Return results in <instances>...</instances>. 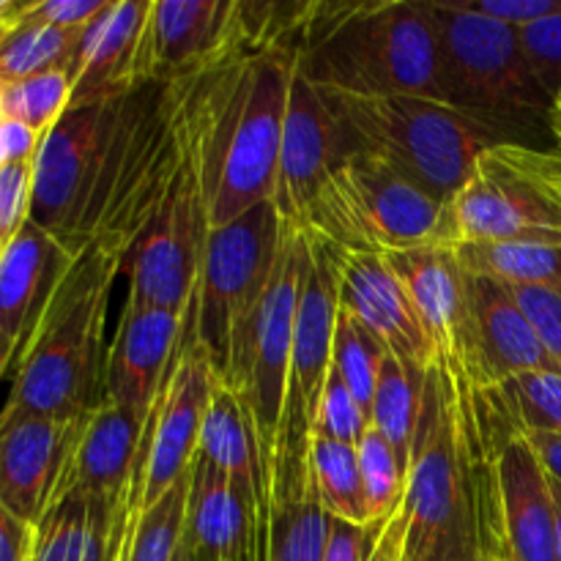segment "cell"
<instances>
[{"mask_svg": "<svg viewBox=\"0 0 561 561\" xmlns=\"http://www.w3.org/2000/svg\"><path fill=\"white\" fill-rule=\"evenodd\" d=\"M496 529L507 561H559L551 474L524 436L499 447L491 463Z\"/></svg>", "mask_w": 561, "mask_h": 561, "instance_id": "21", "label": "cell"}, {"mask_svg": "<svg viewBox=\"0 0 561 561\" xmlns=\"http://www.w3.org/2000/svg\"><path fill=\"white\" fill-rule=\"evenodd\" d=\"M118 507L82 491H66L33 535L31 561H115Z\"/></svg>", "mask_w": 561, "mask_h": 561, "instance_id": "29", "label": "cell"}, {"mask_svg": "<svg viewBox=\"0 0 561 561\" xmlns=\"http://www.w3.org/2000/svg\"><path fill=\"white\" fill-rule=\"evenodd\" d=\"M184 540L211 561H266L268 510L255 491L195 455Z\"/></svg>", "mask_w": 561, "mask_h": 561, "instance_id": "20", "label": "cell"}, {"mask_svg": "<svg viewBox=\"0 0 561 561\" xmlns=\"http://www.w3.org/2000/svg\"><path fill=\"white\" fill-rule=\"evenodd\" d=\"M236 49V0H151L135 82L195 75Z\"/></svg>", "mask_w": 561, "mask_h": 561, "instance_id": "17", "label": "cell"}, {"mask_svg": "<svg viewBox=\"0 0 561 561\" xmlns=\"http://www.w3.org/2000/svg\"><path fill=\"white\" fill-rule=\"evenodd\" d=\"M520 436L529 442V447L535 449L537 458L542 460L548 474L561 482V438L548 436V433H520Z\"/></svg>", "mask_w": 561, "mask_h": 561, "instance_id": "48", "label": "cell"}, {"mask_svg": "<svg viewBox=\"0 0 561 561\" xmlns=\"http://www.w3.org/2000/svg\"><path fill=\"white\" fill-rule=\"evenodd\" d=\"M321 93L351 151L389 164L442 203L463 190L488 148L515 142L493 121L436 99Z\"/></svg>", "mask_w": 561, "mask_h": 561, "instance_id": "5", "label": "cell"}, {"mask_svg": "<svg viewBox=\"0 0 561 561\" xmlns=\"http://www.w3.org/2000/svg\"><path fill=\"white\" fill-rule=\"evenodd\" d=\"M427 11L438 36L447 104L493 121L518 146L551 148L557 102L531 71L518 27L477 14L463 0H427Z\"/></svg>", "mask_w": 561, "mask_h": 561, "instance_id": "6", "label": "cell"}, {"mask_svg": "<svg viewBox=\"0 0 561 561\" xmlns=\"http://www.w3.org/2000/svg\"><path fill=\"white\" fill-rule=\"evenodd\" d=\"M279 239L283 219L272 201L208 230L184 337L206 351L219 381L228 376L236 337L272 279Z\"/></svg>", "mask_w": 561, "mask_h": 561, "instance_id": "10", "label": "cell"}, {"mask_svg": "<svg viewBox=\"0 0 561 561\" xmlns=\"http://www.w3.org/2000/svg\"><path fill=\"white\" fill-rule=\"evenodd\" d=\"M455 252L477 277L561 294V244H466Z\"/></svg>", "mask_w": 561, "mask_h": 561, "instance_id": "30", "label": "cell"}, {"mask_svg": "<svg viewBox=\"0 0 561 561\" xmlns=\"http://www.w3.org/2000/svg\"><path fill=\"white\" fill-rule=\"evenodd\" d=\"M173 561H192V548H190V542L184 540V546L179 548V553H175Z\"/></svg>", "mask_w": 561, "mask_h": 561, "instance_id": "52", "label": "cell"}, {"mask_svg": "<svg viewBox=\"0 0 561 561\" xmlns=\"http://www.w3.org/2000/svg\"><path fill=\"white\" fill-rule=\"evenodd\" d=\"M0 250H3V247H0Z\"/></svg>", "mask_w": 561, "mask_h": 561, "instance_id": "55", "label": "cell"}, {"mask_svg": "<svg viewBox=\"0 0 561 561\" xmlns=\"http://www.w3.org/2000/svg\"><path fill=\"white\" fill-rule=\"evenodd\" d=\"M345 255H392L447 244V203L389 164L354 151L329 173L305 219Z\"/></svg>", "mask_w": 561, "mask_h": 561, "instance_id": "7", "label": "cell"}, {"mask_svg": "<svg viewBox=\"0 0 561 561\" xmlns=\"http://www.w3.org/2000/svg\"><path fill=\"white\" fill-rule=\"evenodd\" d=\"M387 524L356 526L329 515V540L323 561H370Z\"/></svg>", "mask_w": 561, "mask_h": 561, "instance_id": "43", "label": "cell"}, {"mask_svg": "<svg viewBox=\"0 0 561 561\" xmlns=\"http://www.w3.org/2000/svg\"><path fill=\"white\" fill-rule=\"evenodd\" d=\"M296 69L318 91L447 102L427 0H316Z\"/></svg>", "mask_w": 561, "mask_h": 561, "instance_id": "2", "label": "cell"}, {"mask_svg": "<svg viewBox=\"0 0 561 561\" xmlns=\"http://www.w3.org/2000/svg\"><path fill=\"white\" fill-rule=\"evenodd\" d=\"M146 422L148 414L135 409L99 403L82 422V433L71 453L60 496L66 491H82L118 507L129 488L137 455H140Z\"/></svg>", "mask_w": 561, "mask_h": 561, "instance_id": "26", "label": "cell"}, {"mask_svg": "<svg viewBox=\"0 0 561 561\" xmlns=\"http://www.w3.org/2000/svg\"><path fill=\"white\" fill-rule=\"evenodd\" d=\"M482 561H507V559L496 557V553H485V557H482Z\"/></svg>", "mask_w": 561, "mask_h": 561, "instance_id": "54", "label": "cell"}, {"mask_svg": "<svg viewBox=\"0 0 561 561\" xmlns=\"http://www.w3.org/2000/svg\"><path fill=\"white\" fill-rule=\"evenodd\" d=\"M208 230V201L192 148L173 190L124 257L121 274L129 277L126 301L190 316Z\"/></svg>", "mask_w": 561, "mask_h": 561, "instance_id": "14", "label": "cell"}, {"mask_svg": "<svg viewBox=\"0 0 561 561\" xmlns=\"http://www.w3.org/2000/svg\"><path fill=\"white\" fill-rule=\"evenodd\" d=\"M192 471V469H190ZM190 474L181 477L153 507L142 510L129 529L118 531L115 561H173L186 535Z\"/></svg>", "mask_w": 561, "mask_h": 561, "instance_id": "34", "label": "cell"}, {"mask_svg": "<svg viewBox=\"0 0 561 561\" xmlns=\"http://www.w3.org/2000/svg\"><path fill=\"white\" fill-rule=\"evenodd\" d=\"M192 548V546H190ZM192 561H211L206 557V553H197V551H192Z\"/></svg>", "mask_w": 561, "mask_h": 561, "instance_id": "53", "label": "cell"}, {"mask_svg": "<svg viewBox=\"0 0 561 561\" xmlns=\"http://www.w3.org/2000/svg\"><path fill=\"white\" fill-rule=\"evenodd\" d=\"M126 93L66 107L33 159L27 219L71 255H80L96 230Z\"/></svg>", "mask_w": 561, "mask_h": 561, "instance_id": "8", "label": "cell"}, {"mask_svg": "<svg viewBox=\"0 0 561 561\" xmlns=\"http://www.w3.org/2000/svg\"><path fill=\"white\" fill-rule=\"evenodd\" d=\"M367 427H370V416L365 414L359 400L351 394V389L345 387L340 373L332 367L327 378V387H323L321 405H318L316 425H312V438L321 436L332 438V442L351 444V447H359Z\"/></svg>", "mask_w": 561, "mask_h": 561, "instance_id": "39", "label": "cell"}, {"mask_svg": "<svg viewBox=\"0 0 561 561\" xmlns=\"http://www.w3.org/2000/svg\"><path fill=\"white\" fill-rule=\"evenodd\" d=\"M561 244V203L526 168L518 142L488 148L447 203V247Z\"/></svg>", "mask_w": 561, "mask_h": 561, "instance_id": "13", "label": "cell"}, {"mask_svg": "<svg viewBox=\"0 0 561 561\" xmlns=\"http://www.w3.org/2000/svg\"><path fill=\"white\" fill-rule=\"evenodd\" d=\"M307 268H310V236L305 228L283 222L272 279L263 290L257 310L236 337L228 376L222 381L250 411L268 466H272L279 416H283L290 348H294L296 316H299Z\"/></svg>", "mask_w": 561, "mask_h": 561, "instance_id": "11", "label": "cell"}, {"mask_svg": "<svg viewBox=\"0 0 561 561\" xmlns=\"http://www.w3.org/2000/svg\"><path fill=\"white\" fill-rule=\"evenodd\" d=\"M151 0H110L107 9L82 27L75 60L69 66L71 104L96 102L131 91Z\"/></svg>", "mask_w": 561, "mask_h": 561, "instance_id": "25", "label": "cell"}, {"mask_svg": "<svg viewBox=\"0 0 561 561\" xmlns=\"http://www.w3.org/2000/svg\"><path fill=\"white\" fill-rule=\"evenodd\" d=\"M518 153L526 162V168H529L561 203V135H553L551 148L518 146Z\"/></svg>", "mask_w": 561, "mask_h": 561, "instance_id": "46", "label": "cell"}, {"mask_svg": "<svg viewBox=\"0 0 561 561\" xmlns=\"http://www.w3.org/2000/svg\"><path fill=\"white\" fill-rule=\"evenodd\" d=\"M416 307L433 345V367L466 400H474V321L469 272L455 247L427 244L387 255Z\"/></svg>", "mask_w": 561, "mask_h": 561, "instance_id": "15", "label": "cell"}, {"mask_svg": "<svg viewBox=\"0 0 561 561\" xmlns=\"http://www.w3.org/2000/svg\"><path fill=\"white\" fill-rule=\"evenodd\" d=\"M469 301L474 321V392H485L526 373L559 376L535 323L510 285L469 274Z\"/></svg>", "mask_w": 561, "mask_h": 561, "instance_id": "24", "label": "cell"}, {"mask_svg": "<svg viewBox=\"0 0 561 561\" xmlns=\"http://www.w3.org/2000/svg\"><path fill=\"white\" fill-rule=\"evenodd\" d=\"M474 400L431 367L422 389L420 422L409 460L403 561H482L488 553L480 520L474 466L482 458Z\"/></svg>", "mask_w": 561, "mask_h": 561, "instance_id": "4", "label": "cell"}, {"mask_svg": "<svg viewBox=\"0 0 561 561\" xmlns=\"http://www.w3.org/2000/svg\"><path fill=\"white\" fill-rule=\"evenodd\" d=\"M551 135H561V93L557 96V107L551 115Z\"/></svg>", "mask_w": 561, "mask_h": 561, "instance_id": "51", "label": "cell"}, {"mask_svg": "<svg viewBox=\"0 0 561 561\" xmlns=\"http://www.w3.org/2000/svg\"><path fill=\"white\" fill-rule=\"evenodd\" d=\"M362 482H365L367 510L373 524H387L403 510L409 493V463L398 455V449L376 431L367 427L359 442Z\"/></svg>", "mask_w": 561, "mask_h": 561, "instance_id": "36", "label": "cell"}, {"mask_svg": "<svg viewBox=\"0 0 561 561\" xmlns=\"http://www.w3.org/2000/svg\"><path fill=\"white\" fill-rule=\"evenodd\" d=\"M85 416L0 422V502L25 524L36 526L60 496Z\"/></svg>", "mask_w": 561, "mask_h": 561, "instance_id": "18", "label": "cell"}, {"mask_svg": "<svg viewBox=\"0 0 561 561\" xmlns=\"http://www.w3.org/2000/svg\"><path fill=\"white\" fill-rule=\"evenodd\" d=\"M403 548H405V518L403 513H398L392 520H389L387 529H383L381 540H378L370 561H403Z\"/></svg>", "mask_w": 561, "mask_h": 561, "instance_id": "47", "label": "cell"}, {"mask_svg": "<svg viewBox=\"0 0 561 561\" xmlns=\"http://www.w3.org/2000/svg\"><path fill=\"white\" fill-rule=\"evenodd\" d=\"M383 356H387V351L378 345V340L367 329H362L348 312L340 310L337 327H334L332 367L340 373L351 394L359 400L367 416H370L373 398H376Z\"/></svg>", "mask_w": 561, "mask_h": 561, "instance_id": "37", "label": "cell"}, {"mask_svg": "<svg viewBox=\"0 0 561 561\" xmlns=\"http://www.w3.org/2000/svg\"><path fill=\"white\" fill-rule=\"evenodd\" d=\"M553 488V507H557V557L561 561V482L551 477Z\"/></svg>", "mask_w": 561, "mask_h": 561, "instance_id": "50", "label": "cell"}, {"mask_svg": "<svg viewBox=\"0 0 561 561\" xmlns=\"http://www.w3.org/2000/svg\"><path fill=\"white\" fill-rule=\"evenodd\" d=\"M510 288H513L515 299L524 307L529 321L535 323L537 334H540L542 345H546L548 356L561 376V294L540 288H515V285H510Z\"/></svg>", "mask_w": 561, "mask_h": 561, "instance_id": "42", "label": "cell"}, {"mask_svg": "<svg viewBox=\"0 0 561 561\" xmlns=\"http://www.w3.org/2000/svg\"><path fill=\"white\" fill-rule=\"evenodd\" d=\"M110 0H22L16 9V25L27 22V25H49L60 27V31H82L91 25Z\"/></svg>", "mask_w": 561, "mask_h": 561, "instance_id": "41", "label": "cell"}, {"mask_svg": "<svg viewBox=\"0 0 561 561\" xmlns=\"http://www.w3.org/2000/svg\"><path fill=\"white\" fill-rule=\"evenodd\" d=\"M197 455L206 458L214 469L225 471L236 482L255 491L261 504L272 510V477L268 460L261 447L250 411L244 409L239 394L222 381H217L208 403L206 420L201 427Z\"/></svg>", "mask_w": 561, "mask_h": 561, "instance_id": "28", "label": "cell"}, {"mask_svg": "<svg viewBox=\"0 0 561 561\" xmlns=\"http://www.w3.org/2000/svg\"><path fill=\"white\" fill-rule=\"evenodd\" d=\"M348 153L354 151L332 110L323 102V93L296 69L290 80L277 184L272 197L285 225L305 228L307 211L316 203L318 192Z\"/></svg>", "mask_w": 561, "mask_h": 561, "instance_id": "16", "label": "cell"}, {"mask_svg": "<svg viewBox=\"0 0 561 561\" xmlns=\"http://www.w3.org/2000/svg\"><path fill=\"white\" fill-rule=\"evenodd\" d=\"M327 540L329 513L323 510L312 477L301 493L272 502L266 561H323Z\"/></svg>", "mask_w": 561, "mask_h": 561, "instance_id": "31", "label": "cell"}, {"mask_svg": "<svg viewBox=\"0 0 561 561\" xmlns=\"http://www.w3.org/2000/svg\"><path fill=\"white\" fill-rule=\"evenodd\" d=\"M217 381L206 351L195 340L181 337L173 365L148 414L140 455L118 504L115 529H129L142 510L153 507L181 477L190 474Z\"/></svg>", "mask_w": 561, "mask_h": 561, "instance_id": "12", "label": "cell"}, {"mask_svg": "<svg viewBox=\"0 0 561 561\" xmlns=\"http://www.w3.org/2000/svg\"><path fill=\"white\" fill-rule=\"evenodd\" d=\"M121 263L104 247L88 244L75 255L55 288L31 345L11 373L0 422L20 416L77 420L102 403L104 327Z\"/></svg>", "mask_w": 561, "mask_h": 561, "instance_id": "3", "label": "cell"}, {"mask_svg": "<svg viewBox=\"0 0 561 561\" xmlns=\"http://www.w3.org/2000/svg\"><path fill=\"white\" fill-rule=\"evenodd\" d=\"M425 376L427 373L403 365L392 354L383 356L381 373H378L370 425L398 449L405 463L411 460V444H414L416 422H420Z\"/></svg>", "mask_w": 561, "mask_h": 561, "instance_id": "33", "label": "cell"}, {"mask_svg": "<svg viewBox=\"0 0 561 561\" xmlns=\"http://www.w3.org/2000/svg\"><path fill=\"white\" fill-rule=\"evenodd\" d=\"M36 526L25 524L0 502V561H31Z\"/></svg>", "mask_w": 561, "mask_h": 561, "instance_id": "45", "label": "cell"}, {"mask_svg": "<svg viewBox=\"0 0 561 561\" xmlns=\"http://www.w3.org/2000/svg\"><path fill=\"white\" fill-rule=\"evenodd\" d=\"M294 53H236L197 71L192 135L211 228L274 197Z\"/></svg>", "mask_w": 561, "mask_h": 561, "instance_id": "1", "label": "cell"}, {"mask_svg": "<svg viewBox=\"0 0 561 561\" xmlns=\"http://www.w3.org/2000/svg\"><path fill=\"white\" fill-rule=\"evenodd\" d=\"M80 33L49 25H27V22L11 27L9 36L0 42V91L47 71L69 75Z\"/></svg>", "mask_w": 561, "mask_h": 561, "instance_id": "35", "label": "cell"}, {"mask_svg": "<svg viewBox=\"0 0 561 561\" xmlns=\"http://www.w3.org/2000/svg\"><path fill=\"white\" fill-rule=\"evenodd\" d=\"M477 427L485 449L496 458L499 447L520 433H548L561 438V376L526 373L474 394Z\"/></svg>", "mask_w": 561, "mask_h": 561, "instance_id": "27", "label": "cell"}, {"mask_svg": "<svg viewBox=\"0 0 561 561\" xmlns=\"http://www.w3.org/2000/svg\"><path fill=\"white\" fill-rule=\"evenodd\" d=\"M340 310L348 312L403 365L422 373L433 367L431 337L387 255H343Z\"/></svg>", "mask_w": 561, "mask_h": 561, "instance_id": "22", "label": "cell"}, {"mask_svg": "<svg viewBox=\"0 0 561 561\" xmlns=\"http://www.w3.org/2000/svg\"><path fill=\"white\" fill-rule=\"evenodd\" d=\"M310 474L323 510L332 518L356 526H370L365 482H362L359 449L351 444L316 436L310 444Z\"/></svg>", "mask_w": 561, "mask_h": 561, "instance_id": "32", "label": "cell"}, {"mask_svg": "<svg viewBox=\"0 0 561 561\" xmlns=\"http://www.w3.org/2000/svg\"><path fill=\"white\" fill-rule=\"evenodd\" d=\"M310 236V268L296 316L288 387L272 466V502L290 499L310 485V444L323 387L332 370L334 327L340 312V268L345 252L323 236Z\"/></svg>", "mask_w": 561, "mask_h": 561, "instance_id": "9", "label": "cell"}, {"mask_svg": "<svg viewBox=\"0 0 561 561\" xmlns=\"http://www.w3.org/2000/svg\"><path fill=\"white\" fill-rule=\"evenodd\" d=\"M71 261L75 255L31 219L0 250V381L31 345Z\"/></svg>", "mask_w": 561, "mask_h": 561, "instance_id": "19", "label": "cell"}, {"mask_svg": "<svg viewBox=\"0 0 561 561\" xmlns=\"http://www.w3.org/2000/svg\"><path fill=\"white\" fill-rule=\"evenodd\" d=\"M16 9H20L16 0H0V42H3L11 33V27L16 25Z\"/></svg>", "mask_w": 561, "mask_h": 561, "instance_id": "49", "label": "cell"}, {"mask_svg": "<svg viewBox=\"0 0 561 561\" xmlns=\"http://www.w3.org/2000/svg\"><path fill=\"white\" fill-rule=\"evenodd\" d=\"M184 312L135 307L126 301L107 348L102 403L151 414L186 329Z\"/></svg>", "mask_w": 561, "mask_h": 561, "instance_id": "23", "label": "cell"}, {"mask_svg": "<svg viewBox=\"0 0 561 561\" xmlns=\"http://www.w3.org/2000/svg\"><path fill=\"white\" fill-rule=\"evenodd\" d=\"M518 36L531 71L557 102L561 93V14L520 27Z\"/></svg>", "mask_w": 561, "mask_h": 561, "instance_id": "40", "label": "cell"}, {"mask_svg": "<svg viewBox=\"0 0 561 561\" xmlns=\"http://www.w3.org/2000/svg\"><path fill=\"white\" fill-rule=\"evenodd\" d=\"M71 102V80L66 71H47L0 91V118L16 121L47 135Z\"/></svg>", "mask_w": 561, "mask_h": 561, "instance_id": "38", "label": "cell"}, {"mask_svg": "<svg viewBox=\"0 0 561 561\" xmlns=\"http://www.w3.org/2000/svg\"><path fill=\"white\" fill-rule=\"evenodd\" d=\"M471 11L510 27H529L561 14V0H463Z\"/></svg>", "mask_w": 561, "mask_h": 561, "instance_id": "44", "label": "cell"}]
</instances>
